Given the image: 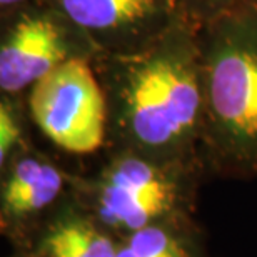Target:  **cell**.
<instances>
[{
	"mask_svg": "<svg viewBox=\"0 0 257 257\" xmlns=\"http://www.w3.org/2000/svg\"><path fill=\"white\" fill-rule=\"evenodd\" d=\"M12 257H32V255H30L29 252H22V250H19V252L15 255H12Z\"/></svg>",
	"mask_w": 257,
	"mask_h": 257,
	"instance_id": "cell-13",
	"label": "cell"
},
{
	"mask_svg": "<svg viewBox=\"0 0 257 257\" xmlns=\"http://www.w3.org/2000/svg\"><path fill=\"white\" fill-rule=\"evenodd\" d=\"M0 227L22 252L72 195V177L34 144L15 152L0 167Z\"/></svg>",
	"mask_w": 257,
	"mask_h": 257,
	"instance_id": "cell-6",
	"label": "cell"
},
{
	"mask_svg": "<svg viewBox=\"0 0 257 257\" xmlns=\"http://www.w3.org/2000/svg\"><path fill=\"white\" fill-rule=\"evenodd\" d=\"M204 92L200 159L209 176L257 177V0L199 24Z\"/></svg>",
	"mask_w": 257,
	"mask_h": 257,
	"instance_id": "cell-2",
	"label": "cell"
},
{
	"mask_svg": "<svg viewBox=\"0 0 257 257\" xmlns=\"http://www.w3.org/2000/svg\"><path fill=\"white\" fill-rule=\"evenodd\" d=\"M107 104L104 149L202 162L204 92L199 24L182 20L147 49L92 60Z\"/></svg>",
	"mask_w": 257,
	"mask_h": 257,
	"instance_id": "cell-1",
	"label": "cell"
},
{
	"mask_svg": "<svg viewBox=\"0 0 257 257\" xmlns=\"http://www.w3.org/2000/svg\"><path fill=\"white\" fill-rule=\"evenodd\" d=\"M27 97L0 94V167L20 149L30 146Z\"/></svg>",
	"mask_w": 257,
	"mask_h": 257,
	"instance_id": "cell-10",
	"label": "cell"
},
{
	"mask_svg": "<svg viewBox=\"0 0 257 257\" xmlns=\"http://www.w3.org/2000/svg\"><path fill=\"white\" fill-rule=\"evenodd\" d=\"M27 2H32V0H0V14L9 12V10H12L15 7H19V5L27 4Z\"/></svg>",
	"mask_w": 257,
	"mask_h": 257,
	"instance_id": "cell-12",
	"label": "cell"
},
{
	"mask_svg": "<svg viewBox=\"0 0 257 257\" xmlns=\"http://www.w3.org/2000/svg\"><path fill=\"white\" fill-rule=\"evenodd\" d=\"M192 219L147 225L119 239L115 257H202Z\"/></svg>",
	"mask_w": 257,
	"mask_h": 257,
	"instance_id": "cell-9",
	"label": "cell"
},
{
	"mask_svg": "<svg viewBox=\"0 0 257 257\" xmlns=\"http://www.w3.org/2000/svg\"><path fill=\"white\" fill-rule=\"evenodd\" d=\"M87 34L100 54L127 55L147 49L189 19L177 0H44ZM191 20V19H189Z\"/></svg>",
	"mask_w": 257,
	"mask_h": 257,
	"instance_id": "cell-7",
	"label": "cell"
},
{
	"mask_svg": "<svg viewBox=\"0 0 257 257\" xmlns=\"http://www.w3.org/2000/svg\"><path fill=\"white\" fill-rule=\"evenodd\" d=\"M202 162L159 161L128 149H104L100 166L74 174L72 197L102 227L122 239L147 225L192 219Z\"/></svg>",
	"mask_w": 257,
	"mask_h": 257,
	"instance_id": "cell-3",
	"label": "cell"
},
{
	"mask_svg": "<svg viewBox=\"0 0 257 257\" xmlns=\"http://www.w3.org/2000/svg\"><path fill=\"white\" fill-rule=\"evenodd\" d=\"M184 14L195 24H204L232 7L239 0H177Z\"/></svg>",
	"mask_w": 257,
	"mask_h": 257,
	"instance_id": "cell-11",
	"label": "cell"
},
{
	"mask_svg": "<svg viewBox=\"0 0 257 257\" xmlns=\"http://www.w3.org/2000/svg\"><path fill=\"white\" fill-rule=\"evenodd\" d=\"M119 239L79 207L74 197L55 212L35 237L32 257H115Z\"/></svg>",
	"mask_w": 257,
	"mask_h": 257,
	"instance_id": "cell-8",
	"label": "cell"
},
{
	"mask_svg": "<svg viewBox=\"0 0 257 257\" xmlns=\"http://www.w3.org/2000/svg\"><path fill=\"white\" fill-rule=\"evenodd\" d=\"M32 124L60 151L89 156L107 142V104L90 60H70L27 92Z\"/></svg>",
	"mask_w": 257,
	"mask_h": 257,
	"instance_id": "cell-5",
	"label": "cell"
},
{
	"mask_svg": "<svg viewBox=\"0 0 257 257\" xmlns=\"http://www.w3.org/2000/svg\"><path fill=\"white\" fill-rule=\"evenodd\" d=\"M99 49L65 14L32 0L0 14V94L27 97L35 82L70 60H94Z\"/></svg>",
	"mask_w": 257,
	"mask_h": 257,
	"instance_id": "cell-4",
	"label": "cell"
}]
</instances>
